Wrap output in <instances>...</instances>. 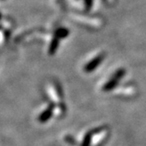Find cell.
<instances>
[{"label":"cell","mask_w":146,"mask_h":146,"mask_svg":"<svg viewBox=\"0 0 146 146\" xmlns=\"http://www.w3.org/2000/svg\"><path fill=\"white\" fill-rule=\"evenodd\" d=\"M58 44H59V38L55 35V37L53 38V40H52L51 43H50L49 48H48V53H49V55L55 54V52L56 51V49L58 48Z\"/></svg>","instance_id":"277c9868"},{"label":"cell","mask_w":146,"mask_h":146,"mask_svg":"<svg viewBox=\"0 0 146 146\" xmlns=\"http://www.w3.org/2000/svg\"><path fill=\"white\" fill-rule=\"evenodd\" d=\"M104 57H105V55L104 54H101V55H99L98 56H96L94 59H92L91 62H89L88 64L86 65L85 67V71L86 72H91L92 70H94L98 66L99 64H100V62L103 61Z\"/></svg>","instance_id":"6da1fadb"},{"label":"cell","mask_w":146,"mask_h":146,"mask_svg":"<svg viewBox=\"0 0 146 146\" xmlns=\"http://www.w3.org/2000/svg\"><path fill=\"white\" fill-rule=\"evenodd\" d=\"M96 131H97V129H95L94 130H92V131L88 132L86 135V137L84 138V141H83V143H82V146H90V143H91V140H92V137L95 134Z\"/></svg>","instance_id":"5b68a950"},{"label":"cell","mask_w":146,"mask_h":146,"mask_svg":"<svg viewBox=\"0 0 146 146\" xmlns=\"http://www.w3.org/2000/svg\"><path fill=\"white\" fill-rule=\"evenodd\" d=\"M92 0H86V9H90V7L92 6Z\"/></svg>","instance_id":"52a82bcc"},{"label":"cell","mask_w":146,"mask_h":146,"mask_svg":"<svg viewBox=\"0 0 146 146\" xmlns=\"http://www.w3.org/2000/svg\"><path fill=\"white\" fill-rule=\"evenodd\" d=\"M120 78H117L115 75H113V77L111 78V79L107 82L105 85H104L103 86V91H105V92H109V91H112L113 89H114L116 87L117 84H118V82H119Z\"/></svg>","instance_id":"3957f363"},{"label":"cell","mask_w":146,"mask_h":146,"mask_svg":"<svg viewBox=\"0 0 146 146\" xmlns=\"http://www.w3.org/2000/svg\"><path fill=\"white\" fill-rule=\"evenodd\" d=\"M53 111H54V105H53V104H50V105L40 114V116L38 118L39 121L41 122V123H44V122L48 121L52 117Z\"/></svg>","instance_id":"7a4b0ae2"},{"label":"cell","mask_w":146,"mask_h":146,"mask_svg":"<svg viewBox=\"0 0 146 146\" xmlns=\"http://www.w3.org/2000/svg\"><path fill=\"white\" fill-rule=\"evenodd\" d=\"M2 19V13H0V19Z\"/></svg>","instance_id":"ba28073f"},{"label":"cell","mask_w":146,"mask_h":146,"mask_svg":"<svg viewBox=\"0 0 146 146\" xmlns=\"http://www.w3.org/2000/svg\"><path fill=\"white\" fill-rule=\"evenodd\" d=\"M68 35H69V30L66 29V28H59V29L56 30V34H55V35H56V37H58L59 39H61V38H64V37H66Z\"/></svg>","instance_id":"8992f818"}]
</instances>
